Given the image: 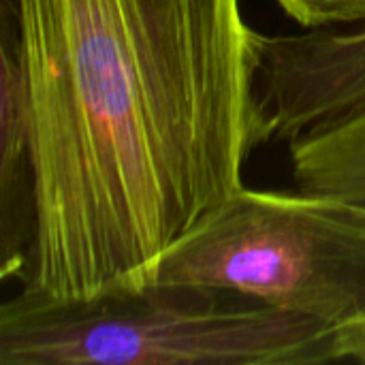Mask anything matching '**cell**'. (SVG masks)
Returning a JSON list of instances; mask_svg holds the SVG:
<instances>
[{"mask_svg":"<svg viewBox=\"0 0 365 365\" xmlns=\"http://www.w3.org/2000/svg\"><path fill=\"white\" fill-rule=\"evenodd\" d=\"M6 2L36 199L24 289L81 297L139 282L244 188L265 143V34L242 0Z\"/></svg>","mask_w":365,"mask_h":365,"instance_id":"6da1fadb","label":"cell"},{"mask_svg":"<svg viewBox=\"0 0 365 365\" xmlns=\"http://www.w3.org/2000/svg\"><path fill=\"white\" fill-rule=\"evenodd\" d=\"M334 349L338 361H359L365 365V319L336 329Z\"/></svg>","mask_w":365,"mask_h":365,"instance_id":"52a82bcc","label":"cell"},{"mask_svg":"<svg viewBox=\"0 0 365 365\" xmlns=\"http://www.w3.org/2000/svg\"><path fill=\"white\" fill-rule=\"evenodd\" d=\"M278 6L310 30L338 24H365V0H276Z\"/></svg>","mask_w":365,"mask_h":365,"instance_id":"8992f818","label":"cell"},{"mask_svg":"<svg viewBox=\"0 0 365 365\" xmlns=\"http://www.w3.org/2000/svg\"><path fill=\"white\" fill-rule=\"evenodd\" d=\"M0 19V278L21 280L36 227L34 165L26 73L6 0Z\"/></svg>","mask_w":365,"mask_h":365,"instance_id":"277c9868","label":"cell"},{"mask_svg":"<svg viewBox=\"0 0 365 365\" xmlns=\"http://www.w3.org/2000/svg\"><path fill=\"white\" fill-rule=\"evenodd\" d=\"M336 329L182 282H115L81 297L30 289L0 308V365H317Z\"/></svg>","mask_w":365,"mask_h":365,"instance_id":"7a4b0ae2","label":"cell"},{"mask_svg":"<svg viewBox=\"0 0 365 365\" xmlns=\"http://www.w3.org/2000/svg\"><path fill=\"white\" fill-rule=\"evenodd\" d=\"M299 190L365 205V107L289 143Z\"/></svg>","mask_w":365,"mask_h":365,"instance_id":"5b68a950","label":"cell"},{"mask_svg":"<svg viewBox=\"0 0 365 365\" xmlns=\"http://www.w3.org/2000/svg\"><path fill=\"white\" fill-rule=\"evenodd\" d=\"M143 280L233 291L346 327L365 319V205L244 186L173 242Z\"/></svg>","mask_w":365,"mask_h":365,"instance_id":"3957f363","label":"cell"}]
</instances>
